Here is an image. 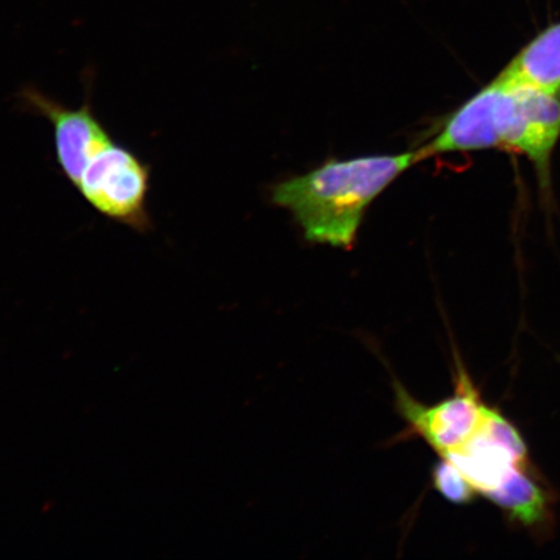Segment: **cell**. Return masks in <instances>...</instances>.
I'll return each mask as SVG.
<instances>
[{
	"label": "cell",
	"instance_id": "cell-5",
	"mask_svg": "<svg viewBox=\"0 0 560 560\" xmlns=\"http://www.w3.org/2000/svg\"><path fill=\"white\" fill-rule=\"evenodd\" d=\"M502 83L489 82L470 100L446 116L429 142L417 149L419 163L432 156L452 152H471L502 149L500 130V101Z\"/></svg>",
	"mask_w": 560,
	"mask_h": 560
},
{
	"label": "cell",
	"instance_id": "cell-4",
	"mask_svg": "<svg viewBox=\"0 0 560 560\" xmlns=\"http://www.w3.org/2000/svg\"><path fill=\"white\" fill-rule=\"evenodd\" d=\"M500 81L503 86L500 101L502 149L527 156L546 187L552 151L560 137V97Z\"/></svg>",
	"mask_w": 560,
	"mask_h": 560
},
{
	"label": "cell",
	"instance_id": "cell-2",
	"mask_svg": "<svg viewBox=\"0 0 560 560\" xmlns=\"http://www.w3.org/2000/svg\"><path fill=\"white\" fill-rule=\"evenodd\" d=\"M74 188L105 219L139 234L153 228L151 166L116 139L89 161Z\"/></svg>",
	"mask_w": 560,
	"mask_h": 560
},
{
	"label": "cell",
	"instance_id": "cell-1",
	"mask_svg": "<svg viewBox=\"0 0 560 560\" xmlns=\"http://www.w3.org/2000/svg\"><path fill=\"white\" fill-rule=\"evenodd\" d=\"M419 164L417 151L327 160L310 173L279 182L271 201L290 210L307 242L352 249L366 210L392 182Z\"/></svg>",
	"mask_w": 560,
	"mask_h": 560
},
{
	"label": "cell",
	"instance_id": "cell-9",
	"mask_svg": "<svg viewBox=\"0 0 560 560\" xmlns=\"http://www.w3.org/2000/svg\"><path fill=\"white\" fill-rule=\"evenodd\" d=\"M432 485L446 501L454 505H467L478 495L470 482L458 470L452 460L439 457L432 468Z\"/></svg>",
	"mask_w": 560,
	"mask_h": 560
},
{
	"label": "cell",
	"instance_id": "cell-3",
	"mask_svg": "<svg viewBox=\"0 0 560 560\" xmlns=\"http://www.w3.org/2000/svg\"><path fill=\"white\" fill-rule=\"evenodd\" d=\"M454 395L435 405L416 400L401 383L395 382L396 409L404 419L402 439H422L439 457L458 450L479 429L486 404L464 368L457 371Z\"/></svg>",
	"mask_w": 560,
	"mask_h": 560
},
{
	"label": "cell",
	"instance_id": "cell-6",
	"mask_svg": "<svg viewBox=\"0 0 560 560\" xmlns=\"http://www.w3.org/2000/svg\"><path fill=\"white\" fill-rule=\"evenodd\" d=\"M443 457L452 460L476 493L482 497L499 488L515 467L525 466L509 447L490 435L481 423L464 445Z\"/></svg>",
	"mask_w": 560,
	"mask_h": 560
},
{
	"label": "cell",
	"instance_id": "cell-8",
	"mask_svg": "<svg viewBox=\"0 0 560 560\" xmlns=\"http://www.w3.org/2000/svg\"><path fill=\"white\" fill-rule=\"evenodd\" d=\"M486 499L506 511L510 520L527 527L542 523L549 513L548 494L525 472L524 466L515 467L505 481Z\"/></svg>",
	"mask_w": 560,
	"mask_h": 560
},
{
	"label": "cell",
	"instance_id": "cell-7",
	"mask_svg": "<svg viewBox=\"0 0 560 560\" xmlns=\"http://www.w3.org/2000/svg\"><path fill=\"white\" fill-rule=\"evenodd\" d=\"M509 85H523L560 97V23L546 27L497 75Z\"/></svg>",
	"mask_w": 560,
	"mask_h": 560
}]
</instances>
